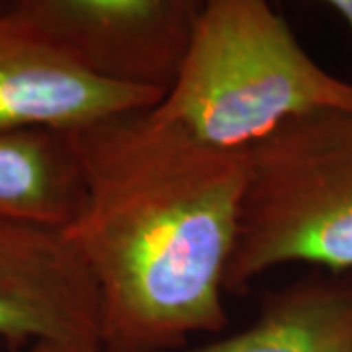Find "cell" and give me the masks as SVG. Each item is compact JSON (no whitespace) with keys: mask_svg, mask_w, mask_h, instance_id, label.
<instances>
[{"mask_svg":"<svg viewBox=\"0 0 352 352\" xmlns=\"http://www.w3.org/2000/svg\"><path fill=\"white\" fill-rule=\"evenodd\" d=\"M163 96L88 76L0 10V133L75 131L116 113L149 110Z\"/></svg>","mask_w":352,"mask_h":352,"instance_id":"cell-6","label":"cell"},{"mask_svg":"<svg viewBox=\"0 0 352 352\" xmlns=\"http://www.w3.org/2000/svg\"><path fill=\"white\" fill-rule=\"evenodd\" d=\"M200 8V0L0 2L88 76L161 94L180 73Z\"/></svg>","mask_w":352,"mask_h":352,"instance_id":"cell-4","label":"cell"},{"mask_svg":"<svg viewBox=\"0 0 352 352\" xmlns=\"http://www.w3.org/2000/svg\"><path fill=\"white\" fill-rule=\"evenodd\" d=\"M175 352H352V272L298 278L264 296L251 327Z\"/></svg>","mask_w":352,"mask_h":352,"instance_id":"cell-7","label":"cell"},{"mask_svg":"<svg viewBox=\"0 0 352 352\" xmlns=\"http://www.w3.org/2000/svg\"><path fill=\"white\" fill-rule=\"evenodd\" d=\"M327 6L339 16L342 24H346L352 34V0H331Z\"/></svg>","mask_w":352,"mask_h":352,"instance_id":"cell-9","label":"cell"},{"mask_svg":"<svg viewBox=\"0 0 352 352\" xmlns=\"http://www.w3.org/2000/svg\"><path fill=\"white\" fill-rule=\"evenodd\" d=\"M85 184L67 227L98 289L102 352H175L227 325L249 149L200 143L149 110L67 131Z\"/></svg>","mask_w":352,"mask_h":352,"instance_id":"cell-1","label":"cell"},{"mask_svg":"<svg viewBox=\"0 0 352 352\" xmlns=\"http://www.w3.org/2000/svg\"><path fill=\"white\" fill-rule=\"evenodd\" d=\"M286 264L352 272V110L294 118L249 149L226 292Z\"/></svg>","mask_w":352,"mask_h":352,"instance_id":"cell-3","label":"cell"},{"mask_svg":"<svg viewBox=\"0 0 352 352\" xmlns=\"http://www.w3.org/2000/svg\"><path fill=\"white\" fill-rule=\"evenodd\" d=\"M82 352H102L100 349H90V351H82Z\"/></svg>","mask_w":352,"mask_h":352,"instance_id":"cell-11","label":"cell"},{"mask_svg":"<svg viewBox=\"0 0 352 352\" xmlns=\"http://www.w3.org/2000/svg\"><path fill=\"white\" fill-rule=\"evenodd\" d=\"M28 352H69L61 349V346H55L50 342H38V344H32V349Z\"/></svg>","mask_w":352,"mask_h":352,"instance_id":"cell-10","label":"cell"},{"mask_svg":"<svg viewBox=\"0 0 352 352\" xmlns=\"http://www.w3.org/2000/svg\"><path fill=\"white\" fill-rule=\"evenodd\" d=\"M323 110H352V82L317 63L264 0L201 2L180 73L151 108L196 141L231 151Z\"/></svg>","mask_w":352,"mask_h":352,"instance_id":"cell-2","label":"cell"},{"mask_svg":"<svg viewBox=\"0 0 352 352\" xmlns=\"http://www.w3.org/2000/svg\"><path fill=\"white\" fill-rule=\"evenodd\" d=\"M100 302L69 233L0 217V337L100 349Z\"/></svg>","mask_w":352,"mask_h":352,"instance_id":"cell-5","label":"cell"},{"mask_svg":"<svg viewBox=\"0 0 352 352\" xmlns=\"http://www.w3.org/2000/svg\"><path fill=\"white\" fill-rule=\"evenodd\" d=\"M82 200L80 164L67 131L0 133V217L67 229Z\"/></svg>","mask_w":352,"mask_h":352,"instance_id":"cell-8","label":"cell"}]
</instances>
